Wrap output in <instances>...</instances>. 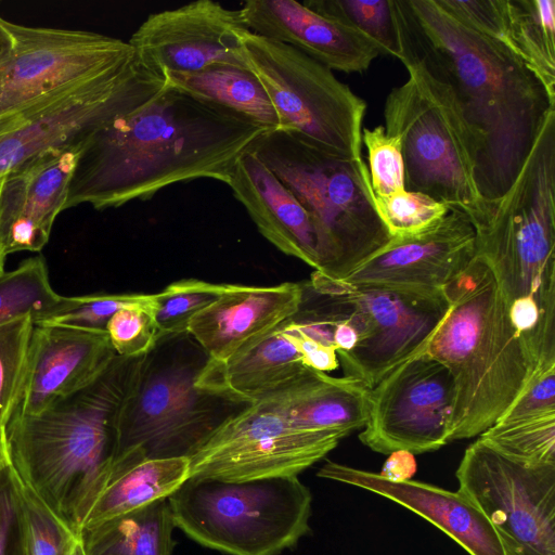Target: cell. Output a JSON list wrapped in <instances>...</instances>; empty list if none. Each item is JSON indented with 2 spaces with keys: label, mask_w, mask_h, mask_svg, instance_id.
I'll list each match as a JSON object with an SVG mask.
<instances>
[{
  "label": "cell",
  "mask_w": 555,
  "mask_h": 555,
  "mask_svg": "<svg viewBox=\"0 0 555 555\" xmlns=\"http://www.w3.org/2000/svg\"><path fill=\"white\" fill-rule=\"evenodd\" d=\"M402 64H413L449 90L468 131L475 178L486 201L504 195L555 95L501 42L468 27L438 0H390Z\"/></svg>",
  "instance_id": "6da1fadb"
},
{
  "label": "cell",
  "mask_w": 555,
  "mask_h": 555,
  "mask_svg": "<svg viewBox=\"0 0 555 555\" xmlns=\"http://www.w3.org/2000/svg\"><path fill=\"white\" fill-rule=\"evenodd\" d=\"M262 132L166 85L144 105L87 137L64 209L119 207L196 179L227 184L235 162Z\"/></svg>",
  "instance_id": "7a4b0ae2"
},
{
  "label": "cell",
  "mask_w": 555,
  "mask_h": 555,
  "mask_svg": "<svg viewBox=\"0 0 555 555\" xmlns=\"http://www.w3.org/2000/svg\"><path fill=\"white\" fill-rule=\"evenodd\" d=\"M447 318L427 351L450 372V441L480 436L504 414L538 371L512 324L488 264L475 255L447 287Z\"/></svg>",
  "instance_id": "3957f363"
},
{
  "label": "cell",
  "mask_w": 555,
  "mask_h": 555,
  "mask_svg": "<svg viewBox=\"0 0 555 555\" xmlns=\"http://www.w3.org/2000/svg\"><path fill=\"white\" fill-rule=\"evenodd\" d=\"M137 358L117 356L90 386L7 427L11 466L80 534L99 480L115 455V416Z\"/></svg>",
  "instance_id": "277c9868"
},
{
  "label": "cell",
  "mask_w": 555,
  "mask_h": 555,
  "mask_svg": "<svg viewBox=\"0 0 555 555\" xmlns=\"http://www.w3.org/2000/svg\"><path fill=\"white\" fill-rule=\"evenodd\" d=\"M247 150L310 215L318 238L317 272L341 280L391 238L376 210L364 159L333 155L282 129L262 132Z\"/></svg>",
  "instance_id": "5b68a950"
},
{
  "label": "cell",
  "mask_w": 555,
  "mask_h": 555,
  "mask_svg": "<svg viewBox=\"0 0 555 555\" xmlns=\"http://www.w3.org/2000/svg\"><path fill=\"white\" fill-rule=\"evenodd\" d=\"M474 230L475 255L491 269L507 308L530 299L555 318V111L511 188L487 201Z\"/></svg>",
  "instance_id": "8992f818"
},
{
  "label": "cell",
  "mask_w": 555,
  "mask_h": 555,
  "mask_svg": "<svg viewBox=\"0 0 555 555\" xmlns=\"http://www.w3.org/2000/svg\"><path fill=\"white\" fill-rule=\"evenodd\" d=\"M186 338L160 337L137 357L115 416V455L138 449L150 459H189L225 418L220 406L231 402L196 386L207 357L186 352Z\"/></svg>",
  "instance_id": "52a82bcc"
},
{
  "label": "cell",
  "mask_w": 555,
  "mask_h": 555,
  "mask_svg": "<svg viewBox=\"0 0 555 555\" xmlns=\"http://www.w3.org/2000/svg\"><path fill=\"white\" fill-rule=\"evenodd\" d=\"M168 502L176 527L229 555H279L310 531L312 494L297 476L189 477Z\"/></svg>",
  "instance_id": "ba28073f"
},
{
  "label": "cell",
  "mask_w": 555,
  "mask_h": 555,
  "mask_svg": "<svg viewBox=\"0 0 555 555\" xmlns=\"http://www.w3.org/2000/svg\"><path fill=\"white\" fill-rule=\"evenodd\" d=\"M388 93L385 131L400 140L404 190L463 212L475 225L486 210L475 178L474 149L448 88L413 64Z\"/></svg>",
  "instance_id": "9c48e42d"
},
{
  "label": "cell",
  "mask_w": 555,
  "mask_h": 555,
  "mask_svg": "<svg viewBox=\"0 0 555 555\" xmlns=\"http://www.w3.org/2000/svg\"><path fill=\"white\" fill-rule=\"evenodd\" d=\"M246 66L264 88L281 129L333 155L361 160L366 103L333 70L297 49L245 29Z\"/></svg>",
  "instance_id": "30bf717a"
},
{
  "label": "cell",
  "mask_w": 555,
  "mask_h": 555,
  "mask_svg": "<svg viewBox=\"0 0 555 555\" xmlns=\"http://www.w3.org/2000/svg\"><path fill=\"white\" fill-rule=\"evenodd\" d=\"M308 285L326 296L354 326L356 346L337 358L344 376L370 389L398 365L426 351L450 310L446 289L428 294L348 284L317 271Z\"/></svg>",
  "instance_id": "8fae6325"
},
{
  "label": "cell",
  "mask_w": 555,
  "mask_h": 555,
  "mask_svg": "<svg viewBox=\"0 0 555 555\" xmlns=\"http://www.w3.org/2000/svg\"><path fill=\"white\" fill-rule=\"evenodd\" d=\"M5 26L13 48L0 65V132L134 59L128 42L102 34L31 27L7 20Z\"/></svg>",
  "instance_id": "7c38bea8"
},
{
  "label": "cell",
  "mask_w": 555,
  "mask_h": 555,
  "mask_svg": "<svg viewBox=\"0 0 555 555\" xmlns=\"http://www.w3.org/2000/svg\"><path fill=\"white\" fill-rule=\"evenodd\" d=\"M455 475L457 491L492 525L505 555H555V464L519 463L478 438Z\"/></svg>",
  "instance_id": "4fadbf2b"
},
{
  "label": "cell",
  "mask_w": 555,
  "mask_h": 555,
  "mask_svg": "<svg viewBox=\"0 0 555 555\" xmlns=\"http://www.w3.org/2000/svg\"><path fill=\"white\" fill-rule=\"evenodd\" d=\"M340 440L294 427L264 398L230 414L214 429L189 457V477L241 481L298 476Z\"/></svg>",
  "instance_id": "5bb4252c"
},
{
  "label": "cell",
  "mask_w": 555,
  "mask_h": 555,
  "mask_svg": "<svg viewBox=\"0 0 555 555\" xmlns=\"http://www.w3.org/2000/svg\"><path fill=\"white\" fill-rule=\"evenodd\" d=\"M165 77L134 54L122 69L69 92L0 132V179L40 155L81 144L101 125L152 100Z\"/></svg>",
  "instance_id": "9a60e30c"
},
{
  "label": "cell",
  "mask_w": 555,
  "mask_h": 555,
  "mask_svg": "<svg viewBox=\"0 0 555 555\" xmlns=\"http://www.w3.org/2000/svg\"><path fill=\"white\" fill-rule=\"evenodd\" d=\"M454 383L427 350L404 361L370 389L359 439L371 450L431 452L450 442Z\"/></svg>",
  "instance_id": "2e32d148"
},
{
  "label": "cell",
  "mask_w": 555,
  "mask_h": 555,
  "mask_svg": "<svg viewBox=\"0 0 555 555\" xmlns=\"http://www.w3.org/2000/svg\"><path fill=\"white\" fill-rule=\"evenodd\" d=\"M245 29L240 10L197 0L149 15L128 43L145 66L163 76L215 64L247 67L240 41Z\"/></svg>",
  "instance_id": "e0dca14e"
},
{
  "label": "cell",
  "mask_w": 555,
  "mask_h": 555,
  "mask_svg": "<svg viewBox=\"0 0 555 555\" xmlns=\"http://www.w3.org/2000/svg\"><path fill=\"white\" fill-rule=\"evenodd\" d=\"M475 251L472 223L463 212L450 209L422 233L391 237L341 281L441 294L467 268Z\"/></svg>",
  "instance_id": "ac0fdd59"
},
{
  "label": "cell",
  "mask_w": 555,
  "mask_h": 555,
  "mask_svg": "<svg viewBox=\"0 0 555 555\" xmlns=\"http://www.w3.org/2000/svg\"><path fill=\"white\" fill-rule=\"evenodd\" d=\"M116 357L105 330L35 324L14 414H39L87 388Z\"/></svg>",
  "instance_id": "d6986e66"
},
{
  "label": "cell",
  "mask_w": 555,
  "mask_h": 555,
  "mask_svg": "<svg viewBox=\"0 0 555 555\" xmlns=\"http://www.w3.org/2000/svg\"><path fill=\"white\" fill-rule=\"evenodd\" d=\"M81 144L49 151L1 178L0 240L7 256L46 246L64 210Z\"/></svg>",
  "instance_id": "ffe728a7"
},
{
  "label": "cell",
  "mask_w": 555,
  "mask_h": 555,
  "mask_svg": "<svg viewBox=\"0 0 555 555\" xmlns=\"http://www.w3.org/2000/svg\"><path fill=\"white\" fill-rule=\"evenodd\" d=\"M304 285L224 284L220 295L189 322L186 334L202 348L209 365H221L243 348L299 311Z\"/></svg>",
  "instance_id": "44dd1931"
},
{
  "label": "cell",
  "mask_w": 555,
  "mask_h": 555,
  "mask_svg": "<svg viewBox=\"0 0 555 555\" xmlns=\"http://www.w3.org/2000/svg\"><path fill=\"white\" fill-rule=\"evenodd\" d=\"M238 10L254 34L286 43L331 70L363 73L380 55L361 33L294 0H248Z\"/></svg>",
  "instance_id": "7402d4cb"
},
{
  "label": "cell",
  "mask_w": 555,
  "mask_h": 555,
  "mask_svg": "<svg viewBox=\"0 0 555 555\" xmlns=\"http://www.w3.org/2000/svg\"><path fill=\"white\" fill-rule=\"evenodd\" d=\"M387 498L422 516L469 555H505L501 540L481 511L461 492L429 483L390 481L376 473L327 461L317 474Z\"/></svg>",
  "instance_id": "603a6c76"
},
{
  "label": "cell",
  "mask_w": 555,
  "mask_h": 555,
  "mask_svg": "<svg viewBox=\"0 0 555 555\" xmlns=\"http://www.w3.org/2000/svg\"><path fill=\"white\" fill-rule=\"evenodd\" d=\"M227 185L264 238L285 255L318 270V238L312 219L266 164L246 150L235 162Z\"/></svg>",
  "instance_id": "cb8c5ba5"
},
{
  "label": "cell",
  "mask_w": 555,
  "mask_h": 555,
  "mask_svg": "<svg viewBox=\"0 0 555 555\" xmlns=\"http://www.w3.org/2000/svg\"><path fill=\"white\" fill-rule=\"evenodd\" d=\"M468 27L501 42L555 95V0H438Z\"/></svg>",
  "instance_id": "d4e9b609"
},
{
  "label": "cell",
  "mask_w": 555,
  "mask_h": 555,
  "mask_svg": "<svg viewBox=\"0 0 555 555\" xmlns=\"http://www.w3.org/2000/svg\"><path fill=\"white\" fill-rule=\"evenodd\" d=\"M284 322L225 363H205L197 376L196 386L231 403L246 405L292 383L307 367L286 334Z\"/></svg>",
  "instance_id": "484cf974"
},
{
  "label": "cell",
  "mask_w": 555,
  "mask_h": 555,
  "mask_svg": "<svg viewBox=\"0 0 555 555\" xmlns=\"http://www.w3.org/2000/svg\"><path fill=\"white\" fill-rule=\"evenodd\" d=\"M264 398L294 427L344 439L364 427L370 388L350 377H333L307 367L292 383Z\"/></svg>",
  "instance_id": "4316f807"
},
{
  "label": "cell",
  "mask_w": 555,
  "mask_h": 555,
  "mask_svg": "<svg viewBox=\"0 0 555 555\" xmlns=\"http://www.w3.org/2000/svg\"><path fill=\"white\" fill-rule=\"evenodd\" d=\"M188 477V457L150 459L138 449L115 455L99 480L80 533L169 498Z\"/></svg>",
  "instance_id": "83f0119b"
},
{
  "label": "cell",
  "mask_w": 555,
  "mask_h": 555,
  "mask_svg": "<svg viewBox=\"0 0 555 555\" xmlns=\"http://www.w3.org/2000/svg\"><path fill=\"white\" fill-rule=\"evenodd\" d=\"M166 85L217 106L263 132L281 129L276 112L248 67L215 64L193 73H166Z\"/></svg>",
  "instance_id": "f1b7e54d"
},
{
  "label": "cell",
  "mask_w": 555,
  "mask_h": 555,
  "mask_svg": "<svg viewBox=\"0 0 555 555\" xmlns=\"http://www.w3.org/2000/svg\"><path fill=\"white\" fill-rule=\"evenodd\" d=\"M167 499L156 500L80 533L83 555H172L176 541Z\"/></svg>",
  "instance_id": "f546056e"
},
{
  "label": "cell",
  "mask_w": 555,
  "mask_h": 555,
  "mask_svg": "<svg viewBox=\"0 0 555 555\" xmlns=\"http://www.w3.org/2000/svg\"><path fill=\"white\" fill-rule=\"evenodd\" d=\"M11 487L24 555H76L80 534L10 465Z\"/></svg>",
  "instance_id": "4dcf8cb0"
},
{
  "label": "cell",
  "mask_w": 555,
  "mask_h": 555,
  "mask_svg": "<svg viewBox=\"0 0 555 555\" xmlns=\"http://www.w3.org/2000/svg\"><path fill=\"white\" fill-rule=\"evenodd\" d=\"M62 298L51 285L46 259L27 258L0 275V324L28 314L40 323Z\"/></svg>",
  "instance_id": "1f68e13d"
},
{
  "label": "cell",
  "mask_w": 555,
  "mask_h": 555,
  "mask_svg": "<svg viewBox=\"0 0 555 555\" xmlns=\"http://www.w3.org/2000/svg\"><path fill=\"white\" fill-rule=\"evenodd\" d=\"M479 439L519 463L555 464V414L499 421Z\"/></svg>",
  "instance_id": "d6a6232c"
},
{
  "label": "cell",
  "mask_w": 555,
  "mask_h": 555,
  "mask_svg": "<svg viewBox=\"0 0 555 555\" xmlns=\"http://www.w3.org/2000/svg\"><path fill=\"white\" fill-rule=\"evenodd\" d=\"M307 8L367 37L382 55L398 56V39L390 0H307Z\"/></svg>",
  "instance_id": "836d02e7"
},
{
  "label": "cell",
  "mask_w": 555,
  "mask_h": 555,
  "mask_svg": "<svg viewBox=\"0 0 555 555\" xmlns=\"http://www.w3.org/2000/svg\"><path fill=\"white\" fill-rule=\"evenodd\" d=\"M34 328L31 314L0 324V429L5 434L21 400Z\"/></svg>",
  "instance_id": "e575fe53"
},
{
  "label": "cell",
  "mask_w": 555,
  "mask_h": 555,
  "mask_svg": "<svg viewBox=\"0 0 555 555\" xmlns=\"http://www.w3.org/2000/svg\"><path fill=\"white\" fill-rule=\"evenodd\" d=\"M223 285L188 279L173 282L153 294L159 338L186 333L190 320L220 295Z\"/></svg>",
  "instance_id": "d590c367"
},
{
  "label": "cell",
  "mask_w": 555,
  "mask_h": 555,
  "mask_svg": "<svg viewBox=\"0 0 555 555\" xmlns=\"http://www.w3.org/2000/svg\"><path fill=\"white\" fill-rule=\"evenodd\" d=\"M375 206L391 237L422 233L450 211L443 202L405 190L388 196H375Z\"/></svg>",
  "instance_id": "8d00e7d4"
},
{
  "label": "cell",
  "mask_w": 555,
  "mask_h": 555,
  "mask_svg": "<svg viewBox=\"0 0 555 555\" xmlns=\"http://www.w3.org/2000/svg\"><path fill=\"white\" fill-rule=\"evenodd\" d=\"M105 331L119 357L137 358L151 351L159 339L153 294L119 309L107 322Z\"/></svg>",
  "instance_id": "74e56055"
},
{
  "label": "cell",
  "mask_w": 555,
  "mask_h": 555,
  "mask_svg": "<svg viewBox=\"0 0 555 555\" xmlns=\"http://www.w3.org/2000/svg\"><path fill=\"white\" fill-rule=\"evenodd\" d=\"M147 294H92L63 296L60 304L40 323L105 330L109 319L122 307L141 301Z\"/></svg>",
  "instance_id": "f35d334b"
},
{
  "label": "cell",
  "mask_w": 555,
  "mask_h": 555,
  "mask_svg": "<svg viewBox=\"0 0 555 555\" xmlns=\"http://www.w3.org/2000/svg\"><path fill=\"white\" fill-rule=\"evenodd\" d=\"M367 150L369 175L375 196L404 191V165L400 140L386 133L384 126L362 129Z\"/></svg>",
  "instance_id": "ab89813d"
},
{
  "label": "cell",
  "mask_w": 555,
  "mask_h": 555,
  "mask_svg": "<svg viewBox=\"0 0 555 555\" xmlns=\"http://www.w3.org/2000/svg\"><path fill=\"white\" fill-rule=\"evenodd\" d=\"M552 414H555V365L538 370L496 422Z\"/></svg>",
  "instance_id": "60d3db41"
},
{
  "label": "cell",
  "mask_w": 555,
  "mask_h": 555,
  "mask_svg": "<svg viewBox=\"0 0 555 555\" xmlns=\"http://www.w3.org/2000/svg\"><path fill=\"white\" fill-rule=\"evenodd\" d=\"M284 328L299 351L306 367L323 373L338 367L339 362L336 350L306 335L299 328L294 318L284 322Z\"/></svg>",
  "instance_id": "b9f144b4"
},
{
  "label": "cell",
  "mask_w": 555,
  "mask_h": 555,
  "mask_svg": "<svg viewBox=\"0 0 555 555\" xmlns=\"http://www.w3.org/2000/svg\"><path fill=\"white\" fill-rule=\"evenodd\" d=\"M0 555H24L14 498L7 470L0 478Z\"/></svg>",
  "instance_id": "7bdbcfd3"
},
{
  "label": "cell",
  "mask_w": 555,
  "mask_h": 555,
  "mask_svg": "<svg viewBox=\"0 0 555 555\" xmlns=\"http://www.w3.org/2000/svg\"><path fill=\"white\" fill-rule=\"evenodd\" d=\"M416 469L415 454L399 450L389 453L378 475L390 481H404L410 480Z\"/></svg>",
  "instance_id": "ee69618b"
},
{
  "label": "cell",
  "mask_w": 555,
  "mask_h": 555,
  "mask_svg": "<svg viewBox=\"0 0 555 555\" xmlns=\"http://www.w3.org/2000/svg\"><path fill=\"white\" fill-rule=\"evenodd\" d=\"M12 48V36L5 26V20L0 16V65L8 59Z\"/></svg>",
  "instance_id": "f6af8a7d"
},
{
  "label": "cell",
  "mask_w": 555,
  "mask_h": 555,
  "mask_svg": "<svg viewBox=\"0 0 555 555\" xmlns=\"http://www.w3.org/2000/svg\"><path fill=\"white\" fill-rule=\"evenodd\" d=\"M11 465L7 434L0 429V478Z\"/></svg>",
  "instance_id": "bcb514c9"
},
{
  "label": "cell",
  "mask_w": 555,
  "mask_h": 555,
  "mask_svg": "<svg viewBox=\"0 0 555 555\" xmlns=\"http://www.w3.org/2000/svg\"><path fill=\"white\" fill-rule=\"evenodd\" d=\"M1 184V179H0ZM7 254L3 249L1 240H0V275L4 273V262H5Z\"/></svg>",
  "instance_id": "7dc6e473"
},
{
  "label": "cell",
  "mask_w": 555,
  "mask_h": 555,
  "mask_svg": "<svg viewBox=\"0 0 555 555\" xmlns=\"http://www.w3.org/2000/svg\"><path fill=\"white\" fill-rule=\"evenodd\" d=\"M76 555H83L82 552H81V547H79V550H78Z\"/></svg>",
  "instance_id": "c3c4849f"
}]
</instances>
